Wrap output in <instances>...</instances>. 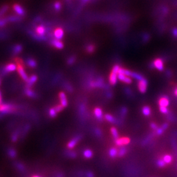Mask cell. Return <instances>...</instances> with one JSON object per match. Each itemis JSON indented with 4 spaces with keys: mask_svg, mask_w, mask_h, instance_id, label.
<instances>
[{
    "mask_svg": "<svg viewBox=\"0 0 177 177\" xmlns=\"http://www.w3.org/2000/svg\"><path fill=\"white\" fill-rule=\"evenodd\" d=\"M120 67L118 65H115L112 68V72L110 75L109 80H110V83L112 85H115L117 83L118 80V75L119 73V70L120 69Z\"/></svg>",
    "mask_w": 177,
    "mask_h": 177,
    "instance_id": "6da1fadb",
    "label": "cell"
},
{
    "mask_svg": "<svg viewBox=\"0 0 177 177\" xmlns=\"http://www.w3.org/2000/svg\"><path fill=\"white\" fill-rule=\"evenodd\" d=\"M138 88H139V91L141 93H144L146 92L147 86V80L143 78V79L139 80L138 82Z\"/></svg>",
    "mask_w": 177,
    "mask_h": 177,
    "instance_id": "3957f363",
    "label": "cell"
},
{
    "mask_svg": "<svg viewBox=\"0 0 177 177\" xmlns=\"http://www.w3.org/2000/svg\"><path fill=\"white\" fill-rule=\"evenodd\" d=\"M54 109H55L56 112H59L60 111H61L62 110L64 109V107L61 105H58L57 106H56V107L54 108Z\"/></svg>",
    "mask_w": 177,
    "mask_h": 177,
    "instance_id": "e575fe53",
    "label": "cell"
},
{
    "mask_svg": "<svg viewBox=\"0 0 177 177\" xmlns=\"http://www.w3.org/2000/svg\"><path fill=\"white\" fill-rule=\"evenodd\" d=\"M142 112L144 115L146 116H149L151 113V109L149 107H147V106H146V107H144L142 109Z\"/></svg>",
    "mask_w": 177,
    "mask_h": 177,
    "instance_id": "603a6c76",
    "label": "cell"
},
{
    "mask_svg": "<svg viewBox=\"0 0 177 177\" xmlns=\"http://www.w3.org/2000/svg\"><path fill=\"white\" fill-rule=\"evenodd\" d=\"M111 133L112 136H113V137H114L115 139H118V132L117 129H116L115 127H112L111 128Z\"/></svg>",
    "mask_w": 177,
    "mask_h": 177,
    "instance_id": "d4e9b609",
    "label": "cell"
},
{
    "mask_svg": "<svg viewBox=\"0 0 177 177\" xmlns=\"http://www.w3.org/2000/svg\"><path fill=\"white\" fill-rule=\"evenodd\" d=\"M25 93L28 96L30 97H36V94H35L32 90H30L29 88H27L25 90Z\"/></svg>",
    "mask_w": 177,
    "mask_h": 177,
    "instance_id": "cb8c5ba5",
    "label": "cell"
},
{
    "mask_svg": "<svg viewBox=\"0 0 177 177\" xmlns=\"http://www.w3.org/2000/svg\"><path fill=\"white\" fill-rule=\"evenodd\" d=\"M153 65L154 67L157 68L159 71L163 70V62L161 59H157L154 60Z\"/></svg>",
    "mask_w": 177,
    "mask_h": 177,
    "instance_id": "8992f818",
    "label": "cell"
},
{
    "mask_svg": "<svg viewBox=\"0 0 177 177\" xmlns=\"http://www.w3.org/2000/svg\"><path fill=\"white\" fill-rule=\"evenodd\" d=\"M12 141H15L17 140V135L16 134H15V135H13V137H12Z\"/></svg>",
    "mask_w": 177,
    "mask_h": 177,
    "instance_id": "b9f144b4",
    "label": "cell"
},
{
    "mask_svg": "<svg viewBox=\"0 0 177 177\" xmlns=\"http://www.w3.org/2000/svg\"><path fill=\"white\" fill-rule=\"evenodd\" d=\"M127 152V149L125 148V147H122V148H120L119 149L118 152V155L119 156H123V155H125V154Z\"/></svg>",
    "mask_w": 177,
    "mask_h": 177,
    "instance_id": "83f0119b",
    "label": "cell"
},
{
    "mask_svg": "<svg viewBox=\"0 0 177 177\" xmlns=\"http://www.w3.org/2000/svg\"><path fill=\"white\" fill-rule=\"evenodd\" d=\"M87 177H94V174L92 172H88L87 173Z\"/></svg>",
    "mask_w": 177,
    "mask_h": 177,
    "instance_id": "7bdbcfd3",
    "label": "cell"
},
{
    "mask_svg": "<svg viewBox=\"0 0 177 177\" xmlns=\"http://www.w3.org/2000/svg\"><path fill=\"white\" fill-rule=\"evenodd\" d=\"M130 76L135 78V79H138V80H139V81L142 79H143L144 78L143 77V76L140 74L137 73V72H132V71H131V75H130Z\"/></svg>",
    "mask_w": 177,
    "mask_h": 177,
    "instance_id": "ffe728a7",
    "label": "cell"
},
{
    "mask_svg": "<svg viewBox=\"0 0 177 177\" xmlns=\"http://www.w3.org/2000/svg\"><path fill=\"white\" fill-rule=\"evenodd\" d=\"M57 112H56V111L54 109V108H52L51 109H50L49 111V116L51 117H56V114H57Z\"/></svg>",
    "mask_w": 177,
    "mask_h": 177,
    "instance_id": "f1b7e54d",
    "label": "cell"
},
{
    "mask_svg": "<svg viewBox=\"0 0 177 177\" xmlns=\"http://www.w3.org/2000/svg\"><path fill=\"white\" fill-rule=\"evenodd\" d=\"M167 127H168V124H163L162 127V128L164 129V130L165 129H166Z\"/></svg>",
    "mask_w": 177,
    "mask_h": 177,
    "instance_id": "ee69618b",
    "label": "cell"
},
{
    "mask_svg": "<svg viewBox=\"0 0 177 177\" xmlns=\"http://www.w3.org/2000/svg\"><path fill=\"white\" fill-rule=\"evenodd\" d=\"M32 177H40V176H38V175H34V176H33Z\"/></svg>",
    "mask_w": 177,
    "mask_h": 177,
    "instance_id": "bcb514c9",
    "label": "cell"
},
{
    "mask_svg": "<svg viewBox=\"0 0 177 177\" xmlns=\"http://www.w3.org/2000/svg\"><path fill=\"white\" fill-rule=\"evenodd\" d=\"M22 50V47L20 45H16L13 48V52L14 54H17L20 53Z\"/></svg>",
    "mask_w": 177,
    "mask_h": 177,
    "instance_id": "4316f807",
    "label": "cell"
},
{
    "mask_svg": "<svg viewBox=\"0 0 177 177\" xmlns=\"http://www.w3.org/2000/svg\"><path fill=\"white\" fill-rule=\"evenodd\" d=\"M9 156L11 157V158H14V157L16 156V152H15V151L14 150V149H9Z\"/></svg>",
    "mask_w": 177,
    "mask_h": 177,
    "instance_id": "4dcf8cb0",
    "label": "cell"
},
{
    "mask_svg": "<svg viewBox=\"0 0 177 177\" xmlns=\"http://www.w3.org/2000/svg\"><path fill=\"white\" fill-rule=\"evenodd\" d=\"M94 114L98 119H102V116H103V112L102 111V109L99 108H96L94 109Z\"/></svg>",
    "mask_w": 177,
    "mask_h": 177,
    "instance_id": "e0dca14e",
    "label": "cell"
},
{
    "mask_svg": "<svg viewBox=\"0 0 177 177\" xmlns=\"http://www.w3.org/2000/svg\"><path fill=\"white\" fill-rule=\"evenodd\" d=\"M159 107H167L169 105V100L167 97H163L159 101Z\"/></svg>",
    "mask_w": 177,
    "mask_h": 177,
    "instance_id": "30bf717a",
    "label": "cell"
},
{
    "mask_svg": "<svg viewBox=\"0 0 177 177\" xmlns=\"http://www.w3.org/2000/svg\"><path fill=\"white\" fill-rule=\"evenodd\" d=\"M75 61V58L73 56H72L71 58H69L68 59V63L69 64H72Z\"/></svg>",
    "mask_w": 177,
    "mask_h": 177,
    "instance_id": "d590c367",
    "label": "cell"
},
{
    "mask_svg": "<svg viewBox=\"0 0 177 177\" xmlns=\"http://www.w3.org/2000/svg\"><path fill=\"white\" fill-rule=\"evenodd\" d=\"M17 69V65L14 63H10L7 64L5 67V71L6 72H9L11 71H14Z\"/></svg>",
    "mask_w": 177,
    "mask_h": 177,
    "instance_id": "5bb4252c",
    "label": "cell"
},
{
    "mask_svg": "<svg viewBox=\"0 0 177 177\" xmlns=\"http://www.w3.org/2000/svg\"><path fill=\"white\" fill-rule=\"evenodd\" d=\"M95 50V47L94 46H93V45H88V46L87 47V52L89 53H92Z\"/></svg>",
    "mask_w": 177,
    "mask_h": 177,
    "instance_id": "1f68e13d",
    "label": "cell"
},
{
    "mask_svg": "<svg viewBox=\"0 0 177 177\" xmlns=\"http://www.w3.org/2000/svg\"><path fill=\"white\" fill-rule=\"evenodd\" d=\"M83 155H84V156L85 158L90 159L92 158L93 156V152L92 151L90 150V149H85V150L84 151Z\"/></svg>",
    "mask_w": 177,
    "mask_h": 177,
    "instance_id": "ac0fdd59",
    "label": "cell"
},
{
    "mask_svg": "<svg viewBox=\"0 0 177 177\" xmlns=\"http://www.w3.org/2000/svg\"><path fill=\"white\" fill-rule=\"evenodd\" d=\"M159 110H160V111L162 112V113L166 114V113H168V109H167V107H159Z\"/></svg>",
    "mask_w": 177,
    "mask_h": 177,
    "instance_id": "d6a6232c",
    "label": "cell"
},
{
    "mask_svg": "<svg viewBox=\"0 0 177 177\" xmlns=\"http://www.w3.org/2000/svg\"><path fill=\"white\" fill-rule=\"evenodd\" d=\"M130 142V139L128 137H122V138L117 139L115 140V143L119 146H122L123 145L129 144Z\"/></svg>",
    "mask_w": 177,
    "mask_h": 177,
    "instance_id": "277c9868",
    "label": "cell"
},
{
    "mask_svg": "<svg viewBox=\"0 0 177 177\" xmlns=\"http://www.w3.org/2000/svg\"><path fill=\"white\" fill-rule=\"evenodd\" d=\"M27 64L30 67L32 68H34L36 67L37 66V63L36 61L33 59H28L26 61Z\"/></svg>",
    "mask_w": 177,
    "mask_h": 177,
    "instance_id": "44dd1931",
    "label": "cell"
},
{
    "mask_svg": "<svg viewBox=\"0 0 177 177\" xmlns=\"http://www.w3.org/2000/svg\"><path fill=\"white\" fill-rule=\"evenodd\" d=\"M17 71H18V74H20L21 77L22 78V79L25 80V81L28 82L29 78L28 77V75H27L26 72H25L24 68V67H23V66H22V64H21L20 63L17 64Z\"/></svg>",
    "mask_w": 177,
    "mask_h": 177,
    "instance_id": "7a4b0ae2",
    "label": "cell"
},
{
    "mask_svg": "<svg viewBox=\"0 0 177 177\" xmlns=\"http://www.w3.org/2000/svg\"><path fill=\"white\" fill-rule=\"evenodd\" d=\"M51 43L54 47H55L56 48H57L58 49H62L64 47L63 43H62L60 40H57V39L53 40Z\"/></svg>",
    "mask_w": 177,
    "mask_h": 177,
    "instance_id": "9a60e30c",
    "label": "cell"
},
{
    "mask_svg": "<svg viewBox=\"0 0 177 177\" xmlns=\"http://www.w3.org/2000/svg\"><path fill=\"white\" fill-rule=\"evenodd\" d=\"M0 83H1V82H0Z\"/></svg>",
    "mask_w": 177,
    "mask_h": 177,
    "instance_id": "c3c4849f",
    "label": "cell"
},
{
    "mask_svg": "<svg viewBox=\"0 0 177 177\" xmlns=\"http://www.w3.org/2000/svg\"><path fill=\"white\" fill-rule=\"evenodd\" d=\"M13 107L9 104H1L0 105V112L3 113H9V112H11L13 110Z\"/></svg>",
    "mask_w": 177,
    "mask_h": 177,
    "instance_id": "5b68a950",
    "label": "cell"
},
{
    "mask_svg": "<svg viewBox=\"0 0 177 177\" xmlns=\"http://www.w3.org/2000/svg\"><path fill=\"white\" fill-rule=\"evenodd\" d=\"M37 79V77L36 75H33L32 76H31L29 78L28 82H27V83H28L27 84V87H28V88H29L32 84H33V83H34L35 82H36Z\"/></svg>",
    "mask_w": 177,
    "mask_h": 177,
    "instance_id": "2e32d148",
    "label": "cell"
},
{
    "mask_svg": "<svg viewBox=\"0 0 177 177\" xmlns=\"http://www.w3.org/2000/svg\"><path fill=\"white\" fill-rule=\"evenodd\" d=\"M13 9H14L15 12L19 15L22 16L25 14L24 9H23V8L21 7L20 5H18V4L14 5H13Z\"/></svg>",
    "mask_w": 177,
    "mask_h": 177,
    "instance_id": "8fae6325",
    "label": "cell"
},
{
    "mask_svg": "<svg viewBox=\"0 0 177 177\" xmlns=\"http://www.w3.org/2000/svg\"><path fill=\"white\" fill-rule=\"evenodd\" d=\"M173 35L175 37H177V28H173L172 31Z\"/></svg>",
    "mask_w": 177,
    "mask_h": 177,
    "instance_id": "74e56055",
    "label": "cell"
},
{
    "mask_svg": "<svg viewBox=\"0 0 177 177\" xmlns=\"http://www.w3.org/2000/svg\"><path fill=\"white\" fill-rule=\"evenodd\" d=\"M54 8L56 10H60L61 8V4L60 3H56L54 4Z\"/></svg>",
    "mask_w": 177,
    "mask_h": 177,
    "instance_id": "8d00e7d4",
    "label": "cell"
},
{
    "mask_svg": "<svg viewBox=\"0 0 177 177\" xmlns=\"http://www.w3.org/2000/svg\"><path fill=\"white\" fill-rule=\"evenodd\" d=\"M54 36L55 37L56 39H57V40L61 39L64 36L63 29L60 28L56 29L54 32Z\"/></svg>",
    "mask_w": 177,
    "mask_h": 177,
    "instance_id": "ba28073f",
    "label": "cell"
},
{
    "mask_svg": "<svg viewBox=\"0 0 177 177\" xmlns=\"http://www.w3.org/2000/svg\"><path fill=\"white\" fill-rule=\"evenodd\" d=\"M80 137L79 136H77V137H75L74 139H73L72 140H71L68 143V144H67L68 148H73V147H75L77 143L78 142L79 140H80Z\"/></svg>",
    "mask_w": 177,
    "mask_h": 177,
    "instance_id": "7c38bea8",
    "label": "cell"
},
{
    "mask_svg": "<svg viewBox=\"0 0 177 177\" xmlns=\"http://www.w3.org/2000/svg\"><path fill=\"white\" fill-rule=\"evenodd\" d=\"M118 154V149L115 148H112L109 151V155L111 157H115Z\"/></svg>",
    "mask_w": 177,
    "mask_h": 177,
    "instance_id": "7402d4cb",
    "label": "cell"
},
{
    "mask_svg": "<svg viewBox=\"0 0 177 177\" xmlns=\"http://www.w3.org/2000/svg\"><path fill=\"white\" fill-rule=\"evenodd\" d=\"M6 24V21L5 20H0V27H2Z\"/></svg>",
    "mask_w": 177,
    "mask_h": 177,
    "instance_id": "60d3db41",
    "label": "cell"
},
{
    "mask_svg": "<svg viewBox=\"0 0 177 177\" xmlns=\"http://www.w3.org/2000/svg\"><path fill=\"white\" fill-rule=\"evenodd\" d=\"M59 97L60 100V102H61V105L63 107H66L68 105V102L67 100V97H66L65 93L64 92H60L59 93Z\"/></svg>",
    "mask_w": 177,
    "mask_h": 177,
    "instance_id": "9c48e42d",
    "label": "cell"
},
{
    "mask_svg": "<svg viewBox=\"0 0 177 177\" xmlns=\"http://www.w3.org/2000/svg\"><path fill=\"white\" fill-rule=\"evenodd\" d=\"M150 126H151V128L153 129H155V130H156V129H158V127H157V125L156 124L153 123L151 124Z\"/></svg>",
    "mask_w": 177,
    "mask_h": 177,
    "instance_id": "ab89813d",
    "label": "cell"
},
{
    "mask_svg": "<svg viewBox=\"0 0 177 177\" xmlns=\"http://www.w3.org/2000/svg\"><path fill=\"white\" fill-rule=\"evenodd\" d=\"M165 163H166L165 162V161L162 160H159L157 162V164L158 165V166L161 167H163L165 166V164H166Z\"/></svg>",
    "mask_w": 177,
    "mask_h": 177,
    "instance_id": "836d02e7",
    "label": "cell"
},
{
    "mask_svg": "<svg viewBox=\"0 0 177 177\" xmlns=\"http://www.w3.org/2000/svg\"><path fill=\"white\" fill-rule=\"evenodd\" d=\"M163 131H164V129H163L162 128H159V129H157V134L158 135H161L163 133Z\"/></svg>",
    "mask_w": 177,
    "mask_h": 177,
    "instance_id": "f35d334b",
    "label": "cell"
},
{
    "mask_svg": "<svg viewBox=\"0 0 177 177\" xmlns=\"http://www.w3.org/2000/svg\"><path fill=\"white\" fill-rule=\"evenodd\" d=\"M36 32L40 36H43L44 33H45V29L42 26H38L36 28Z\"/></svg>",
    "mask_w": 177,
    "mask_h": 177,
    "instance_id": "d6986e66",
    "label": "cell"
},
{
    "mask_svg": "<svg viewBox=\"0 0 177 177\" xmlns=\"http://www.w3.org/2000/svg\"><path fill=\"white\" fill-rule=\"evenodd\" d=\"M91 87H102L103 86V80L102 79H99L97 81H92L91 83Z\"/></svg>",
    "mask_w": 177,
    "mask_h": 177,
    "instance_id": "4fadbf2b",
    "label": "cell"
},
{
    "mask_svg": "<svg viewBox=\"0 0 177 177\" xmlns=\"http://www.w3.org/2000/svg\"><path fill=\"white\" fill-rule=\"evenodd\" d=\"M105 119H106L108 121L110 122V123H114L115 122V119L111 116V115H109V114H107V115H105Z\"/></svg>",
    "mask_w": 177,
    "mask_h": 177,
    "instance_id": "484cf974",
    "label": "cell"
},
{
    "mask_svg": "<svg viewBox=\"0 0 177 177\" xmlns=\"http://www.w3.org/2000/svg\"><path fill=\"white\" fill-rule=\"evenodd\" d=\"M174 93H175V95H176L177 97V88H176V90H175V91H174Z\"/></svg>",
    "mask_w": 177,
    "mask_h": 177,
    "instance_id": "f6af8a7d",
    "label": "cell"
},
{
    "mask_svg": "<svg viewBox=\"0 0 177 177\" xmlns=\"http://www.w3.org/2000/svg\"><path fill=\"white\" fill-rule=\"evenodd\" d=\"M0 98H1V92H0Z\"/></svg>",
    "mask_w": 177,
    "mask_h": 177,
    "instance_id": "7dc6e473",
    "label": "cell"
},
{
    "mask_svg": "<svg viewBox=\"0 0 177 177\" xmlns=\"http://www.w3.org/2000/svg\"><path fill=\"white\" fill-rule=\"evenodd\" d=\"M118 78L121 81L126 83L127 84H130L132 82V79L130 78L129 76H127L125 75L124 74H118Z\"/></svg>",
    "mask_w": 177,
    "mask_h": 177,
    "instance_id": "52a82bcc",
    "label": "cell"
},
{
    "mask_svg": "<svg viewBox=\"0 0 177 177\" xmlns=\"http://www.w3.org/2000/svg\"><path fill=\"white\" fill-rule=\"evenodd\" d=\"M163 160H164L165 162L166 163H170L172 160V158L170 155H165L164 158H163Z\"/></svg>",
    "mask_w": 177,
    "mask_h": 177,
    "instance_id": "f546056e",
    "label": "cell"
}]
</instances>
